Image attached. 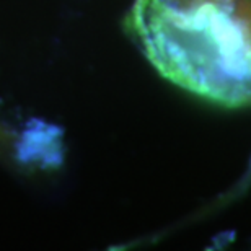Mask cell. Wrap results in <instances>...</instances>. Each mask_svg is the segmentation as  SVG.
I'll list each match as a JSON object with an SVG mask.
<instances>
[{
  "label": "cell",
  "instance_id": "cell-1",
  "mask_svg": "<svg viewBox=\"0 0 251 251\" xmlns=\"http://www.w3.org/2000/svg\"><path fill=\"white\" fill-rule=\"evenodd\" d=\"M124 28L172 83L219 106L251 108V31L233 5L135 0Z\"/></svg>",
  "mask_w": 251,
  "mask_h": 251
},
{
  "label": "cell",
  "instance_id": "cell-3",
  "mask_svg": "<svg viewBox=\"0 0 251 251\" xmlns=\"http://www.w3.org/2000/svg\"><path fill=\"white\" fill-rule=\"evenodd\" d=\"M172 2H176V3H183V5H188V3H196V2H201V0H172ZM219 2H224V3L233 5V0H219Z\"/></svg>",
  "mask_w": 251,
  "mask_h": 251
},
{
  "label": "cell",
  "instance_id": "cell-2",
  "mask_svg": "<svg viewBox=\"0 0 251 251\" xmlns=\"http://www.w3.org/2000/svg\"><path fill=\"white\" fill-rule=\"evenodd\" d=\"M251 188V163H250V167H248V172L243 175L242 179H240V183L235 186L233 189H230L227 194L222 196L219 201V207H224V205H228L230 202H233L235 199L240 198L242 194H245L247 191Z\"/></svg>",
  "mask_w": 251,
  "mask_h": 251
}]
</instances>
